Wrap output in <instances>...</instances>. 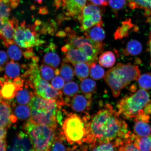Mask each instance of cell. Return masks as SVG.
Instances as JSON below:
<instances>
[{
	"label": "cell",
	"mask_w": 151,
	"mask_h": 151,
	"mask_svg": "<svg viewBox=\"0 0 151 151\" xmlns=\"http://www.w3.org/2000/svg\"><path fill=\"white\" fill-rule=\"evenodd\" d=\"M120 116L112 105L106 104L92 116L84 117L87 130L86 143L89 147L125 137L129 131L127 124Z\"/></svg>",
	"instance_id": "obj_1"
},
{
	"label": "cell",
	"mask_w": 151,
	"mask_h": 151,
	"mask_svg": "<svg viewBox=\"0 0 151 151\" xmlns=\"http://www.w3.org/2000/svg\"><path fill=\"white\" fill-rule=\"evenodd\" d=\"M31 117L34 122L56 129L62 116L61 107L54 99H43L33 96L29 103Z\"/></svg>",
	"instance_id": "obj_2"
},
{
	"label": "cell",
	"mask_w": 151,
	"mask_h": 151,
	"mask_svg": "<svg viewBox=\"0 0 151 151\" xmlns=\"http://www.w3.org/2000/svg\"><path fill=\"white\" fill-rule=\"evenodd\" d=\"M150 100L148 92L141 88L134 93L124 96L118 102L116 106L118 112L124 119L134 120L144 113L143 109Z\"/></svg>",
	"instance_id": "obj_3"
},
{
	"label": "cell",
	"mask_w": 151,
	"mask_h": 151,
	"mask_svg": "<svg viewBox=\"0 0 151 151\" xmlns=\"http://www.w3.org/2000/svg\"><path fill=\"white\" fill-rule=\"evenodd\" d=\"M33 145L35 151H49L56 137L55 129L37 123L30 119L24 126Z\"/></svg>",
	"instance_id": "obj_4"
},
{
	"label": "cell",
	"mask_w": 151,
	"mask_h": 151,
	"mask_svg": "<svg viewBox=\"0 0 151 151\" xmlns=\"http://www.w3.org/2000/svg\"><path fill=\"white\" fill-rule=\"evenodd\" d=\"M62 126L61 135L70 144L81 145L86 143L87 130L84 118L75 113H68Z\"/></svg>",
	"instance_id": "obj_5"
},
{
	"label": "cell",
	"mask_w": 151,
	"mask_h": 151,
	"mask_svg": "<svg viewBox=\"0 0 151 151\" xmlns=\"http://www.w3.org/2000/svg\"><path fill=\"white\" fill-rule=\"evenodd\" d=\"M29 69L31 74L26 84L35 89L37 96L45 99L55 100L61 107L65 105L62 92L55 89L49 83L41 78L38 66Z\"/></svg>",
	"instance_id": "obj_6"
},
{
	"label": "cell",
	"mask_w": 151,
	"mask_h": 151,
	"mask_svg": "<svg viewBox=\"0 0 151 151\" xmlns=\"http://www.w3.org/2000/svg\"><path fill=\"white\" fill-rule=\"evenodd\" d=\"M35 27V25L26 27L25 22H22L15 30L14 42L21 48L27 49L44 43V41L39 39Z\"/></svg>",
	"instance_id": "obj_7"
},
{
	"label": "cell",
	"mask_w": 151,
	"mask_h": 151,
	"mask_svg": "<svg viewBox=\"0 0 151 151\" xmlns=\"http://www.w3.org/2000/svg\"><path fill=\"white\" fill-rule=\"evenodd\" d=\"M102 11L100 7L95 5L91 4L86 5L77 18L81 24V31L86 32L96 24L103 23Z\"/></svg>",
	"instance_id": "obj_8"
},
{
	"label": "cell",
	"mask_w": 151,
	"mask_h": 151,
	"mask_svg": "<svg viewBox=\"0 0 151 151\" xmlns=\"http://www.w3.org/2000/svg\"><path fill=\"white\" fill-rule=\"evenodd\" d=\"M112 69L124 88L133 81H137L141 75L138 66L130 63H118Z\"/></svg>",
	"instance_id": "obj_9"
},
{
	"label": "cell",
	"mask_w": 151,
	"mask_h": 151,
	"mask_svg": "<svg viewBox=\"0 0 151 151\" xmlns=\"http://www.w3.org/2000/svg\"><path fill=\"white\" fill-rule=\"evenodd\" d=\"M62 51L65 52L63 63L73 64L79 62H86L90 65L92 62L87 56L80 49L67 44L62 47Z\"/></svg>",
	"instance_id": "obj_10"
},
{
	"label": "cell",
	"mask_w": 151,
	"mask_h": 151,
	"mask_svg": "<svg viewBox=\"0 0 151 151\" xmlns=\"http://www.w3.org/2000/svg\"><path fill=\"white\" fill-rule=\"evenodd\" d=\"M6 151H35V149L29 136L21 131L15 136Z\"/></svg>",
	"instance_id": "obj_11"
},
{
	"label": "cell",
	"mask_w": 151,
	"mask_h": 151,
	"mask_svg": "<svg viewBox=\"0 0 151 151\" xmlns=\"http://www.w3.org/2000/svg\"><path fill=\"white\" fill-rule=\"evenodd\" d=\"M87 0H62V6L68 17L77 18L86 5Z\"/></svg>",
	"instance_id": "obj_12"
},
{
	"label": "cell",
	"mask_w": 151,
	"mask_h": 151,
	"mask_svg": "<svg viewBox=\"0 0 151 151\" xmlns=\"http://www.w3.org/2000/svg\"><path fill=\"white\" fill-rule=\"evenodd\" d=\"M91 97L92 96L77 94L71 99L70 103V106L75 112H84L90 108Z\"/></svg>",
	"instance_id": "obj_13"
},
{
	"label": "cell",
	"mask_w": 151,
	"mask_h": 151,
	"mask_svg": "<svg viewBox=\"0 0 151 151\" xmlns=\"http://www.w3.org/2000/svg\"><path fill=\"white\" fill-rule=\"evenodd\" d=\"M8 104L5 101L0 102V126L7 128L16 121Z\"/></svg>",
	"instance_id": "obj_14"
},
{
	"label": "cell",
	"mask_w": 151,
	"mask_h": 151,
	"mask_svg": "<svg viewBox=\"0 0 151 151\" xmlns=\"http://www.w3.org/2000/svg\"><path fill=\"white\" fill-rule=\"evenodd\" d=\"M105 81L112 91L114 97H118L120 95L122 90L124 88L121 82L112 68L105 73Z\"/></svg>",
	"instance_id": "obj_15"
},
{
	"label": "cell",
	"mask_w": 151,
	"mask_h": 151,
	"mask_svg": "<svg viewBox=\"0 0 151 151\" xmlns=\"http://www.w3.org/2000/svg\"><path fill=\"white\" fill-rule=\"evenodd\" d=\"M20 88L7 79L0 90V101H7L14 99Z\"/></svg>",
	"instance_id": "obj_16"
},
{
	"label": "cell",
	"mask_w": 151,
	"mask_h": 151,
	"mask_svg": "<svg viewBox=\"0 0 151 151\" xmlns=\"http://www.w3.org/2000/svg\"><path fill=\"white\" fill-rule=\"evenodd\" d=\"M18 27V22L16 18H13L5 24L0 30V39L4 40H13L15 30Z\"/></svg>",
	"instance_id": "obj_17"
},
{
	"label": "cell",
	"mask_w": 151,
	"mask_h": 151,
	"mask_svg": "<svg viewBox=\"0 0 151 151\" xmlns=\"http://www.w3.org/2000/svg\"><path fill=\"white\" fill-rule=\"evenodd\" d=\"M103 23L96 24L84 33V35L96 42H103L106 37L104 30L103 28Z\"/></svg>",
	"instance_id": "obj_18"
},
{
	"label": "cell",
	"mask_w": 151,
	"mask_h": 151,
	"mask_svg": "<svg viewBox=\"0 0 151 151\" xmlns=\"http://www.w3.org/2000/svg\"><path fill=\"white\" fill-rule=\"evenodd\" d=\"M122 138H118L109 142L99 143L90 147V151H119Z\"/></svg>",
	"instance_id": "obj_19"
},
{
	"label": "cell",
	"mask_w": 151,
	"mask_h": 151,
	"mask_svg": "<svg viewBox=\"0 0 151 151\" xmlns=\"http://www.w3.org/2000/svg\"><path fill=\"white\" fill-rule=\"evenodd\" d=\"M134 126V131L136 135L141 137L151 136V126L149 122L137 120Z\"/></svg>",
	"instance_id": "obj_20"
},
{
	"label": "cell",
	"mask_w": 151,
	"mask_h": 151,
	"mask_svg": "<svg viewBox=\"0 0 151 151\" xmlns=\"http://www.w3.org/2000/svg\"><path fill=\"white\" fill-rule=\"evenodd\" d=\"M142 46L139 41L132 40L128 42L125 48L123 50V54L126 56H136L142 51Z\"/></svg>",
	"instance_id": "obj_21"
},
{
	"label": "cell",
	"mask_w": 151,
	"mask_h": 151,
	"mask_svg": "<svg viewBox=\"0 0 151 151\" xmlns=\"http://www.w3.org/2000/svg\"><path fill=\"white\" fill-rule=\"evenodd\" d=\"M128 1L130 8L144 9L146 16H151V0H128Z\"/></svg>",
	"instance_id": "obj_22"
},
{
	"label": "cell",
	"mask_w": 151,
	"mask_h": 151,
	"mask_svg": "<svg viewBox=\"0 0 151 151\" xmlns=\"http://www.w3.org/2000/svg\"><path fill=\"white\" fill-rule=\"evenodd\" d=\"M134 145L141 151H151V136L141 137L133 134Z\"/></svg>",
	"instance_id": "obj_23"
},
{
	"label": "cell",
	"mask_w": 151,
	"mask_h": 151,
	"mask_svg": "<svg viewBox=\"0 0 151 151\" xmlns=\"http://www.w3.org/2000/svg\"><path fill=\"white\" fill-rule=\"evenodd\" d=\"M131 19L126 20L123 22L122 25L119 26L114 34L115 40L122 39L127 37L129 35V32L133 27Z\"/></svg>",
	"instance_id": "obj_24"
},
{
	"label": "cell",
	"mask_w": 151,
	"mask_h": 151,
	"mask_svg": "<svg viewBox=\"0 0 151 151\" xmlns=\"http://www.w3.org/2000/svg\"><path fill=\"white\" fill-rule=\"evenodd\" d=\"M133 133L128 132L121 141L119 151H141L135 147L133 140Z\"/></svg>",
	"instance_id": "obj_25"
},
{
	"label": "cell",
	"mask_w": 151,
	"mask_h": 151,
	"mask_svg": "<svg viewBox=\"0 0 151 151\" xmlns=\"http://www.w3.org/2000/svg\"><path fill=\"white\" fill-rule=\"evenodd\" d=\"M80 88L85 95L92 96L97 89V84L92 79L85 78L81 80Z\"/></svg>",
	"instance_id": "obj_26"
},
{
	"label": "cell",
	"mask_w": 151,
	"mask_h": 151,
	"mask_svg": "<svg viewBox=\"0 0 151 151\" xmlns=\"http://www.w3.org/2000/svg\"><path fill=\"white\" fill-rule=\"evenodd\" d=\"M73 65L75 74L80 81L88 76L90 68L89 64L86 62H79Z\"/></svg>",
	"instance_id": "obj_27"
},
{
	"label": "cell",
	"mask_w": 151,
	"mask_h": 151,
	"mask_svg": "<svg viewBox=\"0 0 151 151\" xmlns=\"http://www.w3.org/2000/svg\"><path fill=\"white\" fill-rule=\"evenodd\" d=\"M116 62V56L111 51H107L103 53L99 58L100 65L105 68L112 67Z\"/></svg>",
	"instance_id": "obj_28"
},
{
	"label": "cell",
	"mask_w": 151,
	"mask_h": 151,
	"mask_svg": "<svg viewBox=\"0 0 151 151\" xmlns=\"http://www.w3.org/2000/svg\"><path fill=\"white\" fill-rule=\"evenodd\" d=\"M5 77L7 79L16 78L20 74V67L19 64L13 61L9 62L5 68Z\"/></svg>",
	"instance_id": "obj_29"
},
{
	"label": "cell",
	"mask_w": 151,
	"mask_h": 151,
	"mask_svg": "<svg viewBox=\"0 0 151 151\" xmlns=\"http://www.w3.org/2000/svg\"><path fill=\"white\" fill-rule=\"evenodd\" d=\"M60 62L61 60L59 55L54 51L47 53L43 58V63L54 69L58 67Z\"/></svg>",
	"instance_id": "obj_30"
},
{
	"label": "cell",
	"mask_w": 151,
	"mask_h": 151,
	"mask_svg": "<svg viewBox=\"0 0 151 151\" xmlns=\"http://www.w3.org/2000/svg\"><path fill=\"white\" fill-rule=\"evenodd\" d=\"M33 94L26 88H21L18 91L16 96L17 102L22 105H26L31 101Z\"/></svg>",
	"instance_id": "obj_31"
},
{
	"label": "cell",
	"mask_w": 151,
	"mask_h": 151,
	"mask_svg": "<svg viewBox=\"0 0 151 151\" xmlns=\"http://www.w3.org/2000/svg\"><path fill=\"white\" fill-rule=\"evenodd\" d=\"M60 74L67 83L71 82L74 77V71L72 66L67 63H62L60 68Z\"/></svg>",
	"instance_id": "obj_32"
},
{
	"label": "cell",
	"mask_w": 151,
	"mask_h": 151,
	"mask_svg": "<svg viewBox=\"0 0 151 151\" xmlns=\"http://www.w3.org/2000/svg\"><path fill=\"white\" fill-rule=\"evenodd\" d=\"M97 63L93 62L90 65V73L92 78L98 80L102 78L105 74L104 69Z\"/></svg>",
	"instance_id": "obj_33"
},
{
	"label": "cell",
	"mask_w": 151,
	"mask_h": 151,
	"mask_svg": "<svg viewBox=\"0 0 151 151\" xmlns=\"http://www.w3.org/2000/svg\"><path fill=\"white\" fill-rule=\"evenodd\" d=\"M79 87L78 84L75 82H68L64 86L63 91L68 98L73 97L78 94Z\"/></svg>",
	"instance_id": "obj_34"
},
{
	"label": "cell",
	"mask_w": 151,
	"mask_h": 151,
	"mask_svg": "<svg viewBox=\"0 0 151 151\" xmlns=\"http://www.w3.org/2000/svg\"><path fill=\"white\" fill-rule=\"evenodd\" d=\"M15 114L20 119L25 120L31 116V109L27 106H18L15 109Z\"/></svg>",
	"instance_id": "obj_35"
},
{
	"label": "cell",
	"mask_w": 151,
	"mask_h": 151,
	"mask_svg": "<svg viewBox=\"0 0 151 151\" xmlns=\"http://www.w3.org/2000/svg\"><path fill=\"white\" fill-rule=\"evenodd\" d=\"M137 82L140 88L145 90L151 89V74L146 73L140 75Z\"/></svg>",
	"instance_id": "obj_36"
},
{
	"label": "cell",
	"mask_w": 151,
	"mask_h": 151,
	"mask_svg": "<svg viewBox=\"0 0 151 151\" xmlns=\"http://www.w3.org/2000/svg\"><path fill=\"white\" fill-rule=\"evenodd\" d=\"M65 139L62 136H56L54 140L49 151H67L64 141Z\"/></svg>",
	"instance_id": "obj_37"
},
{
	"label": "cell",
	"mask_w": 151,
	"mask_h": 151,
	"mask_svg": "<svg viewBox=\"0 0 151 151\" xmlns=\"http://www.w3.org/2000/svg\"><path fill=\"white\" fill-rule=\"evenodd\" d=\"M7 47H8L7 52L11 59L14 61H18L21 58L22 52L17 46L13 44L9 45Z\"/></svg>",
	"instance_id": "obj_38"
},
{
	"label": "cell",
	"mask_w": 151,
	"mask_h": 151,
	"mask_svg": "<svg viewBox=\"0 0 151 151\" xmlns=\"http://www.w3.org/2000/svg\"><path fill=\"white\" fill-rule=\"evenodd\" d=\"M40 71L41 77L47 81L51 80L55 74L53 68L46 65H41L40 67Z\"/></svg>",
	"instance_id": "obj_39"
},
{
	"label": "cell",
	"mask_w": 151,
	"mask_h": 151,
	"mask_svg": "<svg viewBox=\"0 0 151 151\" xmlns=\"http://www.w3.org/2000/svg\"><path fill=\"white\" fill-rule=\"evenodd\" d=\"M11 9L9 4L0 0V17L9 19Z\"/></svg>",
	"instance_id": "obj_40"
},
{
	"label": "cell",
	"mask_w": 151,
	"mask_h": 151,
	"mask_svg": "<svg viewBox=\"0 0 151 151\" xmlns=\"http://www.w3.org/2000/svg\"><path fill=\"white\" fill-rule=\"evenodd\" d=\"M52 86L55 89L60 90L63 88L65 85L64 79L59 76H56L52 79L51 82Z\"/></svg>",
	"instance_id": "obj_41"
},
{
	"label": "cell",
	"mask_w": 151,
	"mask_h": 151,
	"mask_svg": "<svg viewBox=\"0 0 151 151\" xmlns=\"http://www.w3.org/2000/svg\"><path fill=\"white\" fill-rule=\"evenodd\" d=\"M126 0H109V4L113 9L120 10L125 5Z\"/></svg>",
	"instance_id": "obj_42"
},
{
	"label": "cell",
	"mask_w": 151,
	"mask_h": 151,
	"mask_svg": "<svg viewBox=\"0 0 151 151\" xmlns=\"http://www.w3.org/2000/svg\"><path fill=\"white\" fill-rule=\"evenodd\" d=\"M8 60V57L6 52L4 51H0V67H2Z\"/></svg>",
	"instance_id": "obj_43"
},
{
	"label": "cell",
	"mask_w": 151,
	"mask_h": 151,
	"mask_svg": "<svg viewBox=\"0 0 151 151\" xmlns=\"http://www.w3.org/2000/svg\"><path fill=\"white\" fill-rule=\"evenodd\" d=\"M88 1L91 4L99 6H106L108 4V2L106 0H88Z\"/></svg>",
	"instance_id": "obj_44"
},
{
	"label": "cell",
	"mask_w": 151,
	"mask_h": 151,
	"mask_svg": "<svg viewBox=\"0 0 151 151\" xmlns=\"http://www.w3.org/2000/svg\"><path fill=\"white\" fill-rule=\"evenodd\" d=\"M27 49L28 50L25 51V52H23V55L26 58L29 59V58H32L35 56H34L35 54L32 52V48Z\"/></svg>",
	"instance_id": "obj_45"
},
{
	"label": "cell",
	"mask_w": 151,
	"mask_h": 151,
	"mask_svg": "<svg viewBox=\"0 0 151 151\" xmlns=\"http://www.w3.org/2000/svg\"><path fill=\"white\" fill-rule=\"evenodd\" d=\"M6 128L0 126V142L5 140L6 135Z\"/></svg>",
	"instance_id": "obj_46"
},
{
	"label": "cell",
	"mask_w": 151,
	"mask_h": 151,
	"mask_svg": "<svg viewBox=\"0 0 151 151\" xmlns=\"http://www.w3.org/2000/svg\"><path fill=\"white\" fill-rule=\"evenodd\" d=\"M14 82L17 86L20 88H21L24 86V80L22 78L19 77L15 78Z\"/></svg>",
	"instance_id": "obj_47"
},
{
	"label": "cell",
	"mask_w": 151,
	"mask_h": 151,
	"mask_svg": "<svg viewBox=\"0 0 151 151\" xmlns=\"http://www.w3.org/2000/svg\"><path fill=\"white\" fill-rule=\"evenodd\" d=\"M143 112L147 115H150L151 114V100L147 104L146 106L143 109Z\"/></svg>",
	"instance_id": "obj_48"
},
{
	"label": "cell",
	"mask_w": 151,
	"mask_h": 151,
	"mask_svg": "<svg viewBox=\"0 0 151 151\" xmlns=\"http://www.w3.org/2000/svg\"><path fill=\"white\" fill-rule=\"evenodd\" d=\"M6 143L5 140L0 142V151H6Z\"/></svg>",
	"instance_id": "obj_49"
},
{
	"label": "cell",
	"mask_w": 151,
	"mask_h": 151,
	"mask_svg": "<svg viewBox=\"0 0 151 151\" xmlns=\"http://www.w3.org/2000/svg\"><path fill=\"white\" fill-rule=\"evenodd\" d=\"M67 151H84L82 148H81V150H79L77 145H74V146L67 149Z\"/></svg>",
	"instance_id": "obj_50"
},
{
	"label": "cell",
	"mask_w": 151,
	"mask_h": 151,
	"mask_svg": "<svg viewBox=\"0 0 151 151\" xmlns=\"http://www.w3.org/2000/svg\"><path fill=\"white\" fill-rule=\"evenodd\" d=\"M56 36L58 37H65L67 36V34L65 31H60L56 34Z\"/></svg>",
	"instance_id": "obj_51"
},
{
	"label": "cell",
	"mask_w": 151,
	"mask_h": 151,
	"mask_svg": "<svg viewBox=\"0 0 151 151\" xmlns=\"http://www.w3.org/2000/svg\"><path fill=\"white\" fill-rule=\"evenodd\" d=\"M48 10L45 7H42L40 9L39 13L42 14H45L48 13Z\"/></svg>",
	"instance_id": "obj_52"
},
{
	"label": "cell",
	"mask_w": 151,
	"mask_h": 151,
	"mask_svg": "<svg viewBox=\"0 0 151 151\" xmlns=\"http://www.w3.org/2000/svg\"><path fill=\"white\" fill-rule=\"evenodd\" d=\"M49 50H50L52 51H55L56 48V45L53 43H50V44L49 45L48 47Z\"/></svg>",
	"instance_id": "obj_53"
},
{
	"label": "cell",
	"mask_w": 151,
	"mask_h": 151,
	"mask_svg": "<svg viewBox=\"0 0 151 151\" xmlns=\"http://www.w3.org/2000/svg\"><path fill=\"white\" fill-rule=\"evenodd\" d=\"M32 60L33 63H37V62L39 61V58L38 56H34L32 58Z\"/></svg>",
	"instance_id": "obj_54"
},
{
	"label": "cell",
	"mask_w": 151,
	"mask_h": 151,
	"mask_svg": "<svg viewBox=\"0 0 151 151\" xmlns=\"http://www.w3.org/2000/svg\"><path fill=\"white\" fill-rule=\"evenodd\" d=\"M149 51H150L151 57V37L150 38V40L148 42Z\"/></svg>",
	"instance_id": "obj_55"
},
{
	"label": "cell",
	"mask_w": 151,
	"mask_h": 151,
	"mask_svg": "<svg viewBox=\"0 0 151 151\" xmlns=\"http://www.w3.org/2000/svg\"><path fill=\"white\" fill-rule=\"evenodd\" d=\"M41 24V22L40 20H37L35 22V25L36 26L40 25Z\"/></svg>",
	"instance_id": "obj_56"
},
{
	"label": "cell",
	"mask_w": 151,
	"mask_h": 151,
	"mask_svg": "<svg viewBox=\"0 0 151 151\" xmlns=\"http://www.w3.org/2000/svg\"><path fill=\"white\" fill-rule=\"evenodd\" d=\"M55 75H56V76L59 75L60 73V71L59 69H56L55 70Z\"/></svg>",
	"instance_id": "obj_57"
},
{
	"label": "cell",
	"mask_w": 151,
	"mask_h": 151,
	"mask_svg": "<svg viewBox=\"0 0 151 151\" xmlns=\"http://www.w3.org/2000/svg\"><path fill=\"white\" fill-rule=\"evenodd\" d=\"M34 1L36 2L37 3L41 4L42 3L43 1H44V0H34Z\"/></svg>",
	"instance_id": "obj_58"
},
{
	"label": "cell",
	"mask_w": 151,
	"mask_h": 151,
	"mask_svg": "<svg viewBox=\"0 0 151 151\" xmlns=\"http://www.w3.org/2000/svg\"><path fill=\"white\" fill-rule=\"evenodd\" d=\"M148 22H150V37H151V20L149 19Z\"/></svg>",
	"instance_id": "obj_59"
},
{
	"label": "cell",
	"mask_w": 151,
	"mask_h": 151,
	"mask_svg": "<svg viewBox=\"0 0 151 151\" xmlns=\"http://www.w3.org/2000/svg\"><path fill=\"white\" fill-rule=\"evenodd\" d=\"M4 70V69L2 67H0V72L3 71Z\"/></svg>",
	"instance_id": "obj_60"
},
{
	"label": "cell",
	"mask_w": 151,
	"mask_h": 151,
	"mask_svg": "<svg viewBox=\"0 0 151 151\" xmlns=\"http://www.w3.org/2000/svg\"><path fill=\"white\" fill-rule=\"evenodd\" d=\"M106 1H107V2H108V1H109V0H106Z\"/></svg>",
	"instance_id": "obj_61"
},
{
	"label": "cell",
	"mask_w": 151,
	"mask_h": 151,
	"mask_svg": "<svg viewBox=\"0 0 151 151\" xmlns=\"http://www.w3.org/2000/svg\"><path fill=\"white\" fill-rule=\"evenodd\" d=\"M150 66H151V63H150Z\"/></svg>",
	"instance_id": "obj_62"
}]
</instances>
